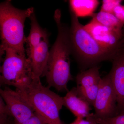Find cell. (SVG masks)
<instances>
[{
  "instance_id": "obj_19",
  "label": "cell",
  "mask_w": 124,
  "mask_h": 124,
  "mask_svg": "<svg viewBox=\"0 0 124 124\" xmlns=\"http://www.w3.org/2000/svg\"><path fill=\"white\" fill-rule=\"evenodd\" d=\"M20 124H47L44 120L37 113L35 114L31 118Z\"/></svg>"
},
{
  "instance_id": "obj_5",
  "label": "cell",
  "mask_w": 124,
  "mask_h": 124,
  "mask_svg": "<svg viewBox=\"0 0 124 124\" xmlns=\"http://www.w3.org/2000/svg\"><path fill=\"white\" fill-rule=\"evenodd\" d=\"M1 55L5 54L0 67V85L15 87L22 91L34 80L30 60L26 55L20 54L9 48L0 49Z\"/></svg>"
},
{
  "instance_id": "obj_18",
  "label": "cell",
  "mask_w": 124,
  "mask_h": 124,
  "mask_svg": "<svg viewBox=\"0 0 124 124\" xmlns=\"http://www.w3.org/2000/svg\"><path fill=\"white\" fill-rule=\"evenodd\" d=\"M121 2L118 0H103L100 11L113 14L115 7L120 4Z\"/></svg>"
},
{
  "instance_id": "obj_17",
  "label": "cell",
  "mask_w": 124,
  "mask_h": 124,
  "mask_svg": "<svg viewBox=\"0 0 124 124\" xmlns=\"http://www.w3.org/2000/svg\"><path fill=\"white\" fill-rule=\"evenodd\" d=\"M93 118L98 124H124V114L119 115L114 117L107 119Z\"/></svg>"
},
{
  "instance_id": "obj_21",
  "label": "cell",
  "mask_w": 124,
  "mask_h": 124,
  "mask_svg": "<svg viewBox=\"0 0 124 124\" xmlns=\"http://www.w3.org/2000/svg\"><path fill=\"white\" fill-rule=\"evenodd\" d=\"M119 20L122 22L124 23V8L123 12L121 14V15L120 16V18H119Z\"/></svg>"
},
{
  "instance_id": "obj_16",
  "label": "cell",
  "mask_w": 124,
  "mask_h": 124,
  "mask_svg": "<svg viewBox=\"0 0 124 124\" xmlns=\"http://www.w3.org/2000/svg\"><path fill=\"white\" fill-rule=\"evenodd\" d=\"M0 124H15L13 119L9 113L4 101L0 98Z\"/></svg>"
},
{
  "instance_id": "obj_1",
  "label": "cell",
  "mask_w": 124,
  "mask_h": 124,
  "mask_svg": "<svg viewBox=\"0 0 124 124\" xmlns=\"http://www.w3.org/2000/svg\"><path fill=\"white\" fill-rule=\"evenodd\" d=\"M61 12L55 11L54 15L58 33L55 42L49 51L48 64L44 76H45L48 86L58 91H69L67 85L73 78L70 72V55L71 49L69 28L61 21Z\"/></svg>"
},
{
  "instance_id": "obj_13",
  "label": "cell",
  "mask_w": 124,
  "mask_h": 124,
  "mask_svg": "<svg viewBox=\"0 0 124 124\" xmlns=\"http://www.w3.org/2000/svg\"><path fill=\"white\" fill-rule=\"evenodd\" d=\"M29 18L31 21V28L29 35L26 39L27 57L31 55L34 49L39 44L42 40L49 37L47 31L40 26L38 23L34 12Z\"/></svg>"
},
{
  "instance_id": "obj_11",
  "label": "cell",
  "mask_w": 124,
  "mask_h": 124,
  "mask_svg": "<svg viewBox=\"0 0 124 124\" xmlns=\"http://www.w3.org/2000/svg\"><path fill=\"white\" fill-rule=\"evenodd\" d=\"M48 38L42 40L27 57L31 62L34 80H40L46 70L49 55Z\"/></svg>"
},
{
  "instance_id": "obj_10",
  "label": "cell",
  "mask_w": 124,
  "mask_h": 124,
  "mask_svg": "<svg viewBox=\"0 0 124 124\" xmlns=\"http://www.w3.org/2000/svg\"><path fill=\"white\" fill-rule=\"evenodd\" d=\"M108 75L116 95L117 115L124 114V45L117 50Z\"/></svg>"
},
{
  "instance_id": "obj_15",
  "label": "cell",
  "mask_w": 124,
  "mask_h": 124,
  "mask_svg": "<svg viewBox=\"0 0 124 124\" xmlns=\"http://www.w3.org/2000/svg\"><path fill=\"white\" fill-rule=\"evenodd\" d=\"M92 20L100 24L116 30L122 31L124 23L119 20L113 14L100 11L91 16Z\"/></svg>"
},
{
  "instance_id": "obj_3",
  "label": "cell",
  "mask_w": 124,
  "mask_h": 124,
  "mask_svg": "<svg viewBox=\"0 0 124 124\" xmlns=\"http://www.w3.org/2000/svg\"><path fill=\"white\" fill-rule=\"evenodd\" d=\"M34 12L32 7L25 10L17 8L9 0L0 3V49L9 48L20 54H26L24 23Z\"/></svg>"
},
{
  "instance_id": "obj_6",
  "label": "cell",
  "mask_w": 124,
  "mask_h": 124,
  "mask_svg": "<svg viewBox=\"0 0 124 124\" xmlns=\"http://www.w3.org/2000/svg\"><path fill=\"white\" fill-rule=\"evenodd\" d=\"M93 106L95 113L90 115L93 118L107 119L117 115L116 95L108 74L101 80Z\"/></svg>"
},
{
  "instance_id": "obj_4",
  "label": "cell",
  "mask_w": 124,
  "mask_h": 124,
  "mask_svg": "<svg viewBox=\"0 0 124 124\" xmlns=\"http://www.w3.org/2000/svg\"><path fill=\"white\" fill-rule=\"evenodd\" d=\"M20 91L46 124H65L60 117L63 97L43 86L40 80H34L26 88Z\"/></svg>"
},
{
  "instance_id": "obj_12",
  "label": "cell",
  "mask_w": 124,
  "mask_h": 124,
  "mask_svg": "<svg viewBox=\"0 0 124 124\" xmlns=\"http://www.w3.org/2000/svg\"><path fill=\"white\" fill-rule=\"evenodd\" d=\"M63 106L66 107L76 118H86L90 114L91 105L78 94L75 87L67 92L63 97Z\"/></svg>"
},
{
  "instance_id": "obj_14",
  "label": "cell",
  "mask_w": 124,
  "mask_h": 124,
  "mask_svg": "<svg viewBox=\"0 0 124 124\" xmlns=\"http://www.w3.org/2000/svg\"><path fill=\"white\" fill-rule=\"evenodd\" d=\"M69 2V9L78 17L92 16L99 4L96 0H72Z\"/></svg>"
},
{
  "instance_id": "obj_22",
  "label": "cell",
  "mask_w": 124,
  "mask_h": 124,
  "mask_svg": "<svg viewBox=\"0 0 124 124\" xmlns=\"http://www.w3.org/2000/svg\"><path fill=\"white\" fill-rule=\"evenodd\" d=\"M122 43H123V44L124 45V25L122 28Z\"/></svg>"
},
{
  "instance_id": "obj_8",
  "label": "cell",
  "mask_w": 124,
  "mask_h": 124,
  "mask_svg": "<svg viewBox=\"0 0 124 124\" xmlns=\"http://www.w3.org/2000/svg\"><path fill=\"white\" fill-rule=\"evenodd\" d=\"M99 67L95 66L81 71L76 77V90L78 94L93 106L102 78Z\"/></svg>"
},
{
  "instance_id": "obj_9",
  "label": "cell",
  "mask_w": 124,
  "mask_h": 124,
  "mask_svg": "<svg viewBox=\"0 0 124 124\" xmlns=\"http://www.w3.org/2000/svg\"><path fill=\"white\" fill-rule=\"evenodd\" d=\"M84 27L100 45L109 51L116 52L123 44L122 30L108 28L92 19Z\"/></svg>"
},
{
  "instance_id": "obj_7",
  "label": "cell",
  "mask_w": 124,
  "mask_h": 124,
  "mask_svg": "<svg viewBox=\"0 0 124 124\" xmlns=\"http://www.w3.org/2000/svg\"><path fill=\"white\" fill-rule=\"evenodd\" d=\"M0 93L15 124L23 123L35 114L33 108L21 91L5 87L0 89Z\"/></svg>"
},
{
  "instance_id": "obj_20",
  "label": "cell",
  "mask_w": 124,
  "mask_h": 124,
  "mask_svg": "<svg viewBox=\"0 0 124 124\" xmlns=\"http://www.w3.org/2000/svg\"><path fill=\"white\" fill-rule=\"evenodd\" d=\"M69 124H98L89 115L86 119L80 118H76L73 122Z\"/></svg>"
},
{
  "instance_id": "obj_2",
  "label": "cell",
  "mask_w": 124,
  "mask_h": 124,
  "mask_svg": "<svg viewBox=\"0 0 124 124\" xmlns=\"http://www.w3.org/2000/svg\"><path fill=\"white\" fill-rule=\"evenodd\" d=\"M71 25L69 37L73 54L81 71L85 70L106 60L112 61L116 52L100 45L81 24L78 17L69 9Z\"/></svg>"
}]
</instances>
